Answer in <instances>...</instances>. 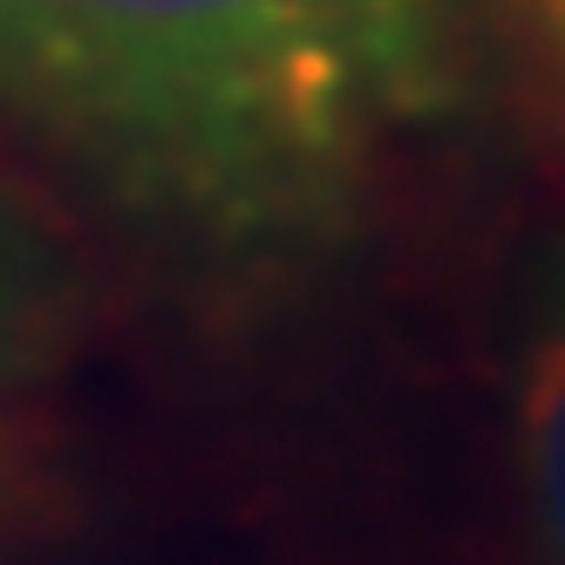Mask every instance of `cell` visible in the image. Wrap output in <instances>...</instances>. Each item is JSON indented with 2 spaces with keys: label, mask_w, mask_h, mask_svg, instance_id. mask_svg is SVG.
Listing matches in <instances>:
<instances>
[{
  "label": "cell",
  "mask_w": 565,
  "mask_h": 565,
  "mask_svg": "<svg viewBox=\"0 0 565 565\" xmlns=\"http://www.w3.org/2000/svg\"><path fill=\"white\" fill-rule=\"evenodd\" d=\"M518 14L532 28V49H539L552 89H558V109H565V0H518Z\"/></svg>",
  "instance_id": "5"
},
{
  "label": "cell",
  "mask_w": 565,
  "mask_h": 565,
  "mask_svg": "<svg viewBox=\"0 0 565 565\" xmlns=\"http://www.w3.org/2000/svg\"><path fill=\"white\" fill-rule=\"evenodd\" d=\"M75 328V266L55 225L0 178V388L62 361Z\"/></svg>",
  "instance_id": "3"
},
{
  "label": "cell",
  "mask_w": 565,
  "mask_h": 565,
  "mask_svg": "<svg viewBox=\"0 0 565 565\" xmlns=\"http://www.w3.org/2000/svg\"><path fill=\"white\" fill-rule=\"evenodd\" d=\"M55 511V436L0 388V565H14Z\"/></svg>",
  "instance_id": "4"
},
{
  "label": "cell",
  "mask_w": 565,
  "mask_h": 565,
  "mask_svg": "<svg viewBox=\"0 0 565 565\" xmlns=\"http://www.w3.org/2000/svg\"><path fill=\"white\" fill-rule=\"evenodd\" d=\"M504 0H0V130L164 253L279 279L341 253L477 96Z\"/></svg>",
  "instance_id": "1"
},
{
  "label": "cell",
  "mask_w": 565,
  "mask_h": 565,
  "mask_svg": "<svg viewBox=\"0 0 565 565\" xmlns=\"http://www.w3.org/2000/svg\"><path fill=\"white\" fill-rule=\"evenodd\" d=\"M511 436L545 565H565V238L524 266L511 307Z\"/></svg>",
  "instance_id": "2"
}]
</instances>
